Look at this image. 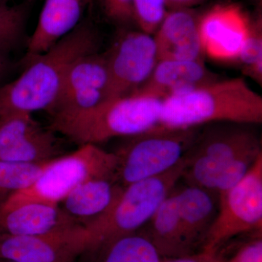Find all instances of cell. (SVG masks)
<instances>
[{"instance_id":"6da1fadb","label":"cell","mask_w":262,"mask_h":262,"mask_svg":"<svg viewBox=\"0 0 262 262\" xmlns=\"http://www.w3.org/2000/svg\"><path fill=\"white\" fill-rule=\"evenodd\" d=\"M101 42V35L92 24H79L30 62L18 78L0 86V118L13 114L48 111L71 66L81 57L99 51Z\"/></svg>"},{"instance_id":"7a4b0ae2","label":"cell","mask_w":262,"mask_h":262,"mask_svg":"<svg viewBox=\"0 0 262 262\" xmlns=\"http://www.w3.org/2000/svg\"><path fill=\"white\" fill-rule=\"evenodd\" d=\"M245 124L200 130L186 155L182 178L217 198L244 179L261 152V140Z\"/></svg>"},{"instance_id":"3957f363","label":"cell","mask_w":262,"mask_h":262,"mask_svg":"<svg viewBox=\"0 0 262 262\" xmlns=\"http://www.w3.org/2000/svg\"><path fill=\"white\" fill-rule=\"evenodd\" d=\"M262 122V97L244 78L216 80L162 101L158 125L170 129L211 122L256 125Z\"/></svg>"},{"instance_id":"277c9868","label":"cell","mask_w":262,"mask_h":262,"mask_svg":"<svg viewBox=\"0 0 262 262\" xmlns=\"http://www.w3.org/2000/svg\"><path fill=\"white\" fill-rule=\"evenodd\" d=\"M162 101L136 91L105 100L82 113L51 118V128L80 146L130 137L158 125Z\"/></svg>"},{"instance_id":"5b68a950","label":"cell","mask_w":262,"mask_h":262,"mask_svg":"<svg viewBox=\"0 0 262 262\" xmlns=\"http://www.w3.org/2000/svg\"><path fill=\"white\" fill-rule=\"evenodd\" d=\"M117 158L96 144L51 160L32 185L0 200V211L29 203L58 206L75 188L90 179L116 177ZM117 178V177H116Z\"/></svg>"},{"instance_id":"8992f818","label":"cell","mask_w":262,"mask_h":262,"mask_svg":"<svg viewBox=\"0 0 262 262\" xmlns=\"http://www.w3.org/2000/svg\"><path fill=\"white\" fill-rule=\"evenodd\" d=\"M184 159L166 173L124 187L106 213L82 227L86 249L142 229L182 179Z\"/></svg>"},{"instance_id":"52a82bcc","label":"cell","mask_w":262,"mask_h":262,"mask_svg":"<svg viewBox=\"0 0 262 262\" xmlns=\"http://www.w3.org/2000/svg\"><path fill=\"white\" fill-rule=\"evenodd\" d=\"M199 127L170 129L157 125L115 151L116 177L123 187L166 173L179 165L199 134Z\"/></svg>"},{"instance_id":"ba28073f","label":"cell","mask_w":262,"mask_h":262,"mask_svg":"<svg viewBox=\"0 0 262 262\" xmlns=\"http://www.w3.org/2000/svg\"><path fill=\"white\" fill-rule=\"evenodd\" d=\"M218 212L201 251L218 252L230 239L262 229V154L244 179L218 198Z\"/></svg>"},{"instance_id":"9c48e42d","label":"cell","mask_w":262,"mask_h":262,"mask_svg":"<svg viewBox=\"0 0 262 262\" xmlns=\"http://www.w3.org/2000/svg\"><path fill=\"white\" fill-rule=\"evenodd\" d=\"M105 53L108 72L106 99L137 91L158 63L154 37L141 30L122 32Z\"/></svg>"},{"instance_id":"30bf717a","label":"cell","mask_w":262,"mask_h":262,"mask_svg":"<svg viewBox=\"0 0 262 262\" xmlns=\"http://www.w3.org/2000/svg\"><path fill=\"white\" fill-rule=\"evenodd\" d=\"M108 72L106 53L81 57L66 74L54 103L48 110L51 118L82 113L106 99Z\"/></svg>"},{"instance_id":"8fae6325","label":"cell","mask_w":262,"mask_h":262,"mask_svg":"<svg viewBox=\"0 0 262 262\" xmlns=\"http://www.w3.org/2000/svg\"><path fill=\"white\" fill-rule=\"evenodd\" d=\"M251 20L239 5L213 6L198 18L203 53L215 61H237L249 34Z\"/></svg>"},{"instance_id":"7c38bea8","label":"cell","mask_w":262,"mask_h":262,"mask_svg":"<svg viewBox=\"0 0 262 262\" xmlns=\"http://www.w3.org/2000/svg\"><path fill=\"white\" fill-rule=\"evenodd\" d=\"M85 249L82 226L42 235L0 234V258L17 262H77Z\"/></svg>"},{"instance_id":"4fadbf2b","label":"cell","mask_w":262,"mask_h":262,"mask_svg":"<svg viewBox=\"0 0 262 262\" xmlns=\"http://www.w3.org/2000/svg\"><path fill=\"white\" fill-rule=\"evenodd\" d=\"M158 61L202 60L198 18L186 8L167 12L155 32Z\"/></svg>"},{"instance_id":"5bb4252c","label":"cell","mask_w":262,"mask_h":262,"mask_svg":"<svg viewBox=\"0 0 262 262\" xmlns=\"http://www.w3.org/2000/svg\"><path fill=\"white\" fill-rule=\"evenodd\" d=\"M91 0H46L37 26L27 41L24 62L30 63L80 24Z\"/></svg>"},{"instance_id":"9a60e30c","label":"cell","mask_w":262,"mask_h":262,"mask_svg":"<svg viewBox=\"0 0 262 262\" xmlns=\"http://www.w3.org/2000/svg\"><path fill=\"white\" fill-rule=\"evenodd\" d=\"M177 186L174 191L186 241L193 253L199 252L216 216L218 198L192 184L179 188Z\"/></svg>"},{"instance_id":"2e32d148","label":"cell","mask_w":262,"mask_h":262,"mask_svg":"<svg viewBox=\"0 0 262 262\" xmlns=\"http://www.w3.org/2000/svg\"><path fill=\"white\" fill-rule=\"evenodd\" d=\"M218 80L202 60L158 61L147 80L137 91L164 98Z\"/></svg>"},{"instance_id":"e0dca14e","label":"cell","mask_w":262,"mask_h":262,"mask_svg":"<svg viewBox=\"0 0 262 262\" xmlns=\"http://www.w3.org/2000/svg\"><path fill=\"white\" fill-rule=\"evenodd\" d=\"M80 226L71 220L59 206L29 203L0 211V234L42 235Z\"/></svg>"},{"instance_id":"ac0fdd59","label":"cell","mask_w":262,"mask_h":262,"mask_svg":"<svg viewBox=\"0 0 262 262\" xmlns=\"http://www.w3.org/2000/svg\"><path fill=\"white\" fill-rule=\"evenodd\" d=\"M123 189L116 177L90 179L75 188L58 206L77 225L84 227L106 213Z\"/></svg>"},{"instance_id":"d6986e66","label":"cell","mask_w":262,"mask_h":262,"mask_svg":"<svg viewBox=\"0 0 262 262\" xmlns=\"http://www.w3.org/2000/svg\"><path fill=\"white\" fill-rule=\"evenodd\" d=\"M174 188L143 227L144 232L140 229L165 259L193 254L183 232Z\"/></svg>"},{"instance_id":"ffe728a7","label":"cell","mask_w":262,"mask_h":262,"mask_svg":"<svg viewBox=\"0 0 262 262\" xmlns=\"http://www.w3.org/2000/svg\"><path fill=\"white\" fill-rule=\"evenodd\" d=\"M80 262H164L149 239L140 230L86 249Z\"/></svg>"},{"instance_id":"44dd1931","label":"cell","mask_w":262,"mask_h":262,"mask_svg":"<svg viewBox=\"0 0 262 262\" xmlns=\"http://www.w3.org/2000/svg\"><path fill=\"white\" fill-rule=\"evenodd\" d=\"M51 128L40 127L15 145L0 152V161L37 164L50 161L61 154L59 140Z\"/></svg>"},{"instance_id":"7402d4cb","label":"cell","mask_w":262,"mask_h":262,"mask_svg":"<svg viewBox=\"0 0 262 262\" xmlns=\"http://www.w3.org/2000/svg\"><path fill=\"white\" fill-rule=\"evenodd\" d=\"M32 0L10 6L0 2V53L8 54L22 44Z\"/></svg>"},{"instance_id":"603a6c76","label":"cell","mask_w":262,"mask_h":262,"mask_svg":"<svg viewBox=\"0 0 262 262\" xmlns=\"http://www.w3.org/2000/svg\"><path fill=\"white\" fill-rule=\"evenodd\" d=\"M50 161L37 164L0 161V200L32 185Z\"/></svg>"},{"instance_id":"cb8c5ba5","label":"cell","mask_w":262,"mask_h":262,"mask_svg":"<svg viewBox=\"0 0 262 262\" xmlns=\"http://www.w3.org/2000/svg\"><path fill=\"white\" fill-rule=\"evenodd\" d=\"M243 65V72L258 83L262 82V18L258 14L251 20L249 34L238 60Z\"/></svg>"},{"instance_id":"d4e9b609","label":"cell","mask_w":262,"mask_h":262,"mask_svg":"<svg viewBox=\"0 0 262 262\" xmlns=\"http://www.w3.org/2000/svg\"><path fill=\"white\" fill-rule=\"evenodd\" d=\"M42 127L31 114L17 113L0 118V152Z\"/></svg>"},{"instance_id":"484cf974","label":"cell","mask_w":262,"mask_h":262,"mask_svg":"<svg viewBox=\"0 0 262 262\" xmlns=\"http://www.w3.org/2000/svg\"><path fill=\"white\" fill-rule=\"evenodd\" d=\"M165 0H133L134 20L142 32L155 34L167 13Z\"/></svg>"},{"instance_id":"4316f807","label":"cell","mask_w":262,"mask_h":262,"mask_svg":"<svg viewBox=\"0 0 262 262\" xmlns=\"http://www.w3.org/2000/svg\"><path fill=\"white\" fill-rule=\"evenodd\" d=\"M223 262H262L261 233L253 236L252 239L237 248L232 256L222 258Z\"/></svg>"},{"instance_id":"83f0119b","label":"cell","mask_w":262,"mask_h":262,"mask_svg":"<svg viewBox=\"0 0 262 262\" xmlns=\"http://www.w3.org/2000/svg\"><path fill=\"white\" fill-rule=\"evenodd\" d=\"M105 14L117 23L134 20L133 0H100Z\"/></svg>"},{"instance_id":"f1b7e54d","label":"cell","mask_w":262,"mask_h":262,"mask_svg":"<svg viewBox=\"0 0 262 262\" xmlns=\"http://www.w3.org/2000/svg\"><path fill=\"white\" fill-rule=\"evenodd\" d=\"M164 262H223L218 252L201 251L189 256L167 259Z\"/></svg>"},{"instance_id":"f546056e","label":"cell","mask_w":262,"mask_h":262,"mask_svg":"<svg viewBox=\"0 0 262 262\" xmlns=\"http://www.w3.org/2000/svg\"><path fill=\"white\" fill-rule=\"evenodd\" d=\"M11 65V62L7 56V54L0 53V82L10 72Z\"/></svg>"},{"instance_id":"4dcf8cb0","label":"cell","mask_w":262,"mask_h":262,"mask_svg":"<svg viewBox=\"0 0 262 262\" xmlns=\"http://www.w3.org/2000/svg\"><path fill=\"white\" fill-rule=\"evenodd\" d=\"M166 6L176 8H186V7L189 6L195 3L198 0H165Z\"/></svg>"},{"instance_id":"1f68e13d","label":"cell","mask_w":262,"mask_h":262,"mask_svg":"<svg viewBox=\"0 0 262 262\" xmlns=\"http://www.w3.org/2000/svg\"><path fill=\"white\" fill-rule=\"evenodd\" d=\"M0 262H17L11 261V260L5 259V258H0Z\"/></svg>"},{"instance_id":"d6a6232c","label":"cell","mask_w":262,"mask_h":262,"mask_svg":"<svg viewBox=\"0 0 262 262\" xmlns=\"http://www.w3.org/2000/svg\"><path fill=\"white\" fill-rule=\"evenodd\" d=\"M6 1L7 0H0V2H3V3H5Z\"/></svg>"}]
</instances>
